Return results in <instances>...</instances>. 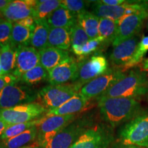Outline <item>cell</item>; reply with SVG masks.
<instances>
[{
	"label": "cell",
	"mask_w": 148,
	"mask_h": 148,
	"mask_svg": "<svg viewBox=\"0 0 148 148\" xmlns=\"http://www.w3.org/2000/svg\"><path fill=\"white\" fill-rule=\"evenodd\" d=\"M108 63L106 57L95 55L79 65L78 82L82 86L87 84L96 77L108 71Z\"/></svg>",
	"instance_id": "obj_13"
},
{
	"label": "cell",
	"mask_w": 148,
	"mask_h": 148,
	"mask_svg": "<svg viewBox=\"0 0 148 148\" xmlns=\"http://www.w3.org/2000/svg\"><path fill=\"white\" fill-rule=\"evenodd\" d=\"M48 47L67 50L71 47V29L65 27H50Z\"/></svg>",
	"instance_id": "obj_22"
},
{
	"label": "cell",
	"mask_w": 148,
	"mask_h": 148,
	"mask_svg": "<svg viewBox=\"0 0 148 148\" xmlns=\"http://www.w3.org/2000/svg\"><path fill=\"white\" fill-rule=\"evenodd\" d=\"M50 27L71 29L77 23V16L64 7L60 6L47 19Z\"/></svg>",
	"instance_id": "obj_20"
},
{
	"label": "cell",
	"mask_w": 148,
	"mask_h": 148,
	"mask_svg": "<svg viewBox=\"0 0 148 148\" xmlns=\"http://www.w3.org/2000/svg\"><path fill=\"white\" fill-rule=\"evenodd\" d=\"M118 21L106 18H99V36L104 41L113 42L117 29Z\"/></svg>",
	"instance_id": "obj_28"
},
{
	"label": "cell",
	"mask_w": 148,
	"mask_h": 148,
	"mask_svg": "<svg viewBox=\"0 0 148 148\" xmlns=\"http://www.w3.org/2000/svg\"><path fill=\"white\" fill-rule=\"evenodd\" d=\"M3 71H2V68H1V64H0V75H3Z\"/></svg>",
	"instance_id": "obj_45"
},
{
	"label": "cell",
	"mask_w": 148,
	"mask_h": 148,
	"mask_svg": "<svg viewBox=\"0 0 148 148\" xmlns=\"http://www.w3.org/2000/svg\"><path fill=\"white\" fill-rule=\"evenodd\" d=\"M99 1L100 3H103V4L115 6V5L123 4V3H125L127 1H125V0H101V1Z\"/></svg>",
	"instance_id": "obj_38"
},
{
	"label": "cell",
	"mask_w": 148,
	"mask_h": 148,
	"mask_svg": "<svg viewBox=\"0 0 148 148\" xmlns=\"http://www.w3.org/2000/svg\"><path fill=\"white\" fill-rule=\"evenodd\" d=\"M40 64L39 51L27 45L17 47L16 66L12 75L20 79L23 73Z\"/></svg>",
	"instance_id": "obj_15"
},
{
	"label": "cell",
	"mask_w": 148,
	"mask_h": 148,
	"mask_svg": "<svg viewBox=\"0 0 148 148\" xmlns=\"http://www.w3.org/2000/svg\"><path fill=\"white\" fill-rule=\"evenodd\" d=\"M37 128L34 126L26 131L8 139L0 140V148H23L30 145L36 139Z\"/></svg>",
	"instance_id": "obj_23"
},
{
	"label": "cell",
	"mask_w": 148,
	"mask_h": 148,
	"mask_svg": "<svg viewBox=\"0 0 148 148\" xmlns=\"http://www.w3.org/2000/svg\"><path fill=\"white\" fill-rule=\"evenodd\" d=\"M40 119L34 120V121L27 122L23 123H18L12 125H10L5 130L4 132L0 136V140H3L5 139H8L14 136H17L18 134H21L22 133L26 131L31 127L36 126L39 122Z\"/></svg>",
	"instance_id": "obj_31"
},
{
	"label": "cell",
	"mask_w": 148,
	"mask_h": 148,
	"mask_svg": "<svg viewBox=\"0 0 148 148\" xmlns=\"http://www.w3.org/2000/svg\"><path fill=\"white\" fill-rule=\"evenodd\" d=\"M61 5L60 0H40L37 1L34 8L35 19L47 20L48 17Z\"/></svg>",
	"instance_id": "obj_26"
},
{
	"label": "cell",
	"mask_w": 148,
	"mask_h": 148,
	"mask_svg": "<svg viewBox=\"0 0 148 148\" xmlns=\"http://www.w3.org/2000/svg\"><path fill=\"white\" fill-rule=\"evenodd\" d=\"M103 41H104V40L99 36H98L95 38L90 39L86 43H85L80 48L77 56H86L90 54V53L95 51L97 49L98 47H99V45Z\"/></svg>",
	"instance_id": "obj_35"
},
{
	"label": "cell",
	"mask_w": 148,
	"mask_h": 148,
	"mask_svg": "<svg viewBox=\"0 0 148 148\" xmlns=\"http://www.w3.org/2000/svg\"><path fill=\"white\" fill-rule=\"evenodd\" d=\"M19 79L14 76L12 74H6L3 75L0 77V90L2 89L7 85L12 84V83H16Z\"/></svg>",
	"instance_id": "obj_36"
},
{
	"label": "cell",
	"mask_w": 148,
	"mask_h": 148,
	"mask_svg": "<svg viewBox=\"0 0 148 148\" xmlns=\"http://www.w3.org/2000/svg\"><path fill=\"white\" fill-rule=\"evenodd\" d=\"M82 86L75 84L49 85L38 92L37 100L47 111L60 107L66 101L80 91Z\"/></svg>",
	"instance_id": "obj_3"
},
{
	"label": "cell",
	"mask_w": 148,
	"mask_h": 148,
	"mask_svg": "<svg viewBox=\"0 0 148 148\" xmlns=\"http://www.w3.org/2000/svg\"><path fill=\"white\" fill-rule=\"evenodd\" d=\"M88 1L80 0H62L60 6L64 7L77 16L79 14L86 11V8Z\"/></svg>",
	"instance_id": "obj_33"
},
{
	"label": "cell",
	"mask_w": 148,
	"mask_h": 148,
	"mask_svg": "<svg viewBox=\"0 0 148 148\" xmlns=\"http://www.w3.org/2000/svg\"><path fill=\"white\" fill-rule=\"evenodd\" d=\"M79 65L71 57L66 58L48 71V82L51 85L64 84L78 79Z\"/></svg>",
	"instance_id": "obj_14"
},
{
	"label": "cell",
	"mask_w": 148,
	"mask_h": 148,
	"mask_svg": "<svg viewBox=\"0 0 148 148\" xmlns=\"http://www.w3.org/2000/svg\"><path fill=\"white\" fill-rule=\"evenodd\" d=\"M23 148H40V147H38V146L36 145V143H33L32 145L26 146V147H24Z\"/></svg>",
	"instance_id": "obj_43"
},
{
	"label": "cell",
	"mask_w": 148,
	"mask_h": 148,
	"mask_svg": "<svg viewBox=\"0 0 148 148\" xmlns=\"http://www.w3.org/2000/svg\"><path fill=\"white\" fill-rule=\"evenodd\" d=\"M1 46H0V53H1Z\"/></svg>",
	"instance_id": "obj_46"
},
{
	"label": "cell",
	"mask_w": 148,
	"mask_h": 148,
	"mask_svg": "<svg viewBox=\"0 0 148 148\" xmlns=\"http://www.w3.org/2000/svg\"><path fill=\"white\" fill-rule=\"evenodd\" d=\"M148 16V10L140 11L123 16L118 21L117 29L112 45L115 47L120 42L135 36L140 30L144 20Z\"/></svg>",
	"instance_id": "obj_12"
},
{
	"label": "cell",
	"mask_w": 148,
	"mask_h": 148,
	"mask_svg": "<svg viewBox=\"0 0 148 148\" xmlns=\"http://www.w3.org/2000/svg\"><path fill=\"white\" fill-rule=\"evenodd\" d=\"M38 51L40 54V64L47 71H49L69 57L68 51L55 47H47Z\"/></svg>",
	"instance_id": "obj_19"
},
{
	"label": "cell",
	"mask_w": 148,
	"mask_h": 148,
	"mask_svg": "<svg viewBox=\"0 0 148 148\" xmlns=\"http://www.w3.org/2000/svg\"><path fill=\"white\" fill-rule=\"evenodd\" d=\"M98 106L103 121L114 127L136 116L140 103L135 98L104 97L98 99Z\"/></svg>",
	"instance_id": "obj_1"
},
{
	"label": "cell",
	"mask_w": 148,
	"mask_h": 148,
	"mask_svg": "<svg viewBox=\"0 0 148 148\" xmlns=\"http://www.w3.org/2000/svg\"><path fill=\"white\" fill-rule=\"evenodd\" d=\"M88 126L86 118L75 119L57 133L43 148H70Z\"/></svg>",
	"instance_id": "obj_11"
},
{
	"label": "cell",
	"mask_w": 148,
	"mask_h": 148,
	"mask_svg": "<svg viewBox=\"0 0 148 148\" xmlns=\"http://www.w3.org/2000/svg\"><path fill=\"white\" fill-rule=\"evenodd\" d=\"M47 110L38 102L24 103L13 108L0 109V118L8 126L23 123L41 118Z\"/></svg>",
	"instance_id": "obj_5"
},
{
	"label": "cell",
	"mask_w": 148,
	"mask_h": 148,
	"mask_svg": "<svg viewBox=\"0 0 148 148\" xmlns=\"http://www.w3.org/2000/svg\"><path fill=\"white\" fill-rule=\"evenodd\" d=\"M36 0H14L2 12L5 19L15 23L20 20L33 16Z\"/></svg>",
	"instance_id": "obj_16"
},
{
	"label": "cell",
	"mask_w": 148,
	"mask_h": 148,
	"mask_svg": "<svg viewBox=\"0 0 148 148\" xmlns=\"http://www.w3.org/2000/svg\"><path fill=\"white\" fill-rule=\"evenodd\" d=\"M0 53V64L2 68L3 74H12L15 69L17 47L11 43L3 46Z\"/></svg>",
	"instance_id": "obj_25"
},
{
	"label": "cell",
	"mask_w": 148,
	"mask_h": 148,
	"mask_svg": "<svg viewBox=\"0 0 148 148\" xmlns=\"http://www.w3.org/2000/svg\"><path fill=\"white\" fill-rule=\"evenodd\" d=\"M142 70H143V71H148V58L146 59L145 62H143Z\"/></svg>",
	"instance_id": "obj_41"
},
{
	"label": "cell",
	"mask_w": 148,
	"mask_h": 148,
	"mask_svg": "<svg viewBox=\"0 0 148 148\" xmlns=\"http://www.w3.org/2000/svg\"><path fill=\"white\" fill-rule=\"evenodd\" d=\"M37 95L38 92L27 86L18 85L16 83L8 84L0 90V109L32 103L37 99Z\"/></svg>",
	"instance_id": "obj_7"
},
{
	"label": "cell",
	"mask_w": 148,
	"mask_h": 148,
	"mask_svg": "<svg viewBox=\"0 0 148 148\" xmlns=\"http://www.w3.org/2000/svg\"><path fill=\"white\" fill-rule=\"evenodd\" d=\"M77 23L84 29L90 39L99 36V18L88 11H84L77 16Z\"/></svg>",
	"instance_id": "obj_24"
},
{
	"label": "cell",
	"mask_w": 148,
	"mask_h": 148,
	"mask_svg": "<svg viewBox=\"0 0 148 148\" xmlns=\"http://www.w3.org/2000/svg\"><path fill=\"white\" fill-rule=\"evenodd\" d=\"M117 148H141V147H137V146H134V145H124L121 144V145H120L119 147Z\"/></svg>",
	"instance_id": "obj_42"
},
{
	"label": "cell",
	"mask_w": 148,
	"mask_h": 148,
	"mask_svg": "<svg viewBox=\"0 0 148 148\" xmlns=\"http://www.w3.org/2000/svg\"><path fill=\"white\" fill-rule=\"evenodd\" d=\"M13 23L8 20H4L0 23V46L8 45L10 43Z\"/></svg>",
	"instance_id": "obj_34"
},
{
	"label": "cell",
	"mask_w": 148,
	"mask_h": 148,
	"mask_svg": "<svg viewBox=\"0 0 148 148\" xmlns=\"http://www.w3.org/2000/svg\"><path fill=\"white\" fill-rule=\"evenodd\" d=\"M148 92V80L143 72L131 71L117 81L103 95L97 98L127 97L135 98L145 95Z\"/></svg>",
	"instance_id": "obj_2"
},
{
	"label": "cell",
	"mask_w": 148,
	"mask_h": 148,
	"mask_svg": "<svg viewBox=\"0 0 148 148\" xmlns=\"http://www.w3.org/2000/svg\"><path fill=\"white\" fill-rule=\"evenodd\" d=\"M33 30L34 29L13 23L10 43L16 47L20 45H28Z\"/></svg>",
	"instance_id": "obj_27"
},
{
	"label": "cell",
	"mask_w": 148,
	"mask_h": 148,
	"mask_svg": "<svg viewBox=\"0 0 148 148\" xmlns=\"http://www.w3.org/2000/svg\"><path fill=\"white\" fill-rule=\"evenodd\" d=\"M88 102V100L80 93V92H78L60 107L48 110L45 113V116L48 117L51 116L75 114L85 110Z\"/></svg>",
	"instance_id": "obj_18"
},
{
	"label": "cell",
	"mask_w": 148,
	"mask_h": 148,
	"mask_svg": "<svg viewBox=\"0 0 148 148\" xmlns=\"http://www.w3.org/2000/svg\"><path fill=\"white\" fill-rule=\"evenodd\" d=\"M148 51V36H144L141 40L138 43V47L136 49L134 56L131 59L130 61L123 66L125 69H129V68L134 67L142 62L144 57Z\"/></svg>",
	"instance_id": "obj_32"
},
{
	"label": "cell",
	"mask_w": 148,
	"mask_h": 148,
	"mask_svg": "<svg viewBox=\"0 0 148 148\" xmlns=\"http://www.w3.org/2000/svg\"><path fill=\"white\" fill-rule=\"evenodd\" d=\"M4 20H5L4 16H3V14H2V13H1V12H0V23H1V22H3V21H4Z\"/></svg>",
	"instance_id": "obj_44"
},
{
	"label": "cell",
	"mask_w": 148,
	"mask_h": 148,
	"mask_svg": "<svg viewBox=\"0 0 148 148\" xmlns=\"http://www.w3.org/2000/svg\"><path fill=\"white\" fill-rule=\"evenodd\" d=\"M75 119V114L51 116L48 117L44 116L40 118L39 122L36 125L38 133L36 142L35 143L38 147L43 148L54 137L57 133Z\"/></svg>",
	"instance_id": "obj_6"
},
{
	"label": "cell",
	"mask_w": 148,
	"mask_h": 148,
	"mask_svg": "<svg viewBox=\"0 0 148 148\" xmlns=\"http://www.w3.org/2000/svg\"><path fill=\"white\" fill-rule=\"evenodd\" d=\"M8 127V125L0 118V136H1V134H2L3 132H4L5 130Z\"/></svg>",
	"instance_id": "obj_40"
},
{
	"label": "cell",
	"mask_w": 148,
	"mask_h": 148,
	"mask_svg": "<svg viewBox=\"0 0 148 148\" xmlns=\"http://www.w3.org/2000/svg\"><path fill=\"white\" fill-rule=\"evenodd\" d=\"M92 6V13L99 18H106L113 21H118L123 16L129 14L148 10V3L147 2H135L126 1L125 3L119 5H108L103 4L99 1H94Z\"/></svg>",
	"instance_id": "obj_9"
},
{
	"label": "cell",
	"mask_w": 148,
	"mask_h": 148,
	"mask_svg": "<svg viewBox=\"0 0 148 148\" xmlns=\"http://www.w3.org/2000/svg\"><path fill=\"white\" fill-rule=\"evenodd\" d=\"M90 40L89 37L78 23L71 28V40L72 50L77 56L80 48Z\"/></svg>",
	"instance_id": "obj_29"
},
{
	"label": "cell",
	"mask_w": 148,
	"mask_h": 148,
	"mask_svg": "<svg viewBox=\"0 0 148 148\" xmlns=\"http://www.w3.org/2000/svg\"><path fill=\"white\" fill-rule=\"evenodd\" d=\"M15 23L19 24L21 25H23V26L34 29L35 27V18L34 16H29V17L24 18V19L16 21Z\"/></svg>",
	"instance_id": "obj_37"
},
{
	"label": "cell",
	"mask_w": 148,
	"mask_h": 148,
	"mask_svg": "<svg viewBox=\"0 0 148 148\" xmlns=\"http://www.w3.org/2000/svg\"><path fill=\"white\" fill-rule=\"evenodd\" d=\"M122 145L148 147V113L134 116L121 127L119 132Z\"/></svg>",
	"instance_id": "obj_4"
},
{
	"label": "cell",
	"mask_w": 148,
	"mask_h": 148,
	"mask_svg": "<svg viewBox=\"0 0 148 148\" xmlns=\"http://www.w3.org/2000/svg\"><path fill=\"white\" fill-rule=\"evenodd\" d=\"M138 43V37L133 36L114 47L110 56L112 64L123 67L134 56Z\"/></svg>",
	"instance_id": "obj_17"
},
{
	"label": "cell",
	"mask_w": 148,
	"mask_h": 148,
	"mask_svg": "<svg viewBox=\"0 0 148 148\" xmlns=\"http://www.w3.org/2000/svg\"><path fill=\"white\" fill-rule=\"evenodd\" d=\"M50 27L47 20L35 19V27L31 36L29 45L37 50H41L48 47Z\"/></svg>",
	"instance_id": "obj_21"
},
{
	"label": "cell",
	"mask_w": 148,
	"mask_h": 148,
	"mask_svg": "<svg viewBox=\"0 0 148 148\" xmlns=\"http://www.w3.org/2000/svg\"><path fill=\"white\" fill-rule=\"evenodd\" d=\"M146 148H148V147H146Z\"/></svg>",
	"instance_id": "obj_47"
},
{
	"label": "cell",
	"mask_w": 148,
	"mask_h": 148,
	"mask_svg": "<svg viewBox=\"0 0 148 148\" xmlns=\"http://www.w3.org/2000/svg\"><path fill=\"white\" fill-rule=\"evenodd\" d=\"M12 1V0H0V12L2 13Z\"/></svg>",
	"instance_id": "obj_39"
},
{
	"label": "cell",
	"mask_w": 148,
	"mask_h": 148,
	"mask_svg": "<svg viewBox=\"0 0 148 148\" xmlns=\"http://www.w3.org/2000/svg\"><path fill=\"white\" fill-rule=\"evenodd\" d=\"M113 140L108 127L95 125L86 129L70 148H108Z\"/></svg>",
	"instance_id": "obj_8"
},
{
	"label": "cell",
	"mask_w": 148,
	"mask_h": 148,
	"mask_svg": "<svg viewBox=\"0 0 148 148\" xmlns=\"http://www.w3.org/2000/svg\"><path fill=\"white\" fill-rule=\"evenodd\" d=\"M47 72L43 66L39 64L23 73L20 77V80L27 84H37L46 79H48L49 74Z\"/></svg>",
	"instance_id": "obj_30"
},
{
	"label": "cell",
	"mask_w": 148,
	"mask_h": 148,
	"mask_svg": "<svg viewBox=\"0 0 148 148\" xmlns=\"http://www.w3.org/2000/svg\"><path fill=\"white\" fill-rule=\"evenodd\" d=\"M125 75L121 70L108 69L104 74L84 85L79 92L88 101L98 98Z\"/></svg>",
	"instance_id": "obj_10"
}]
</instances>
